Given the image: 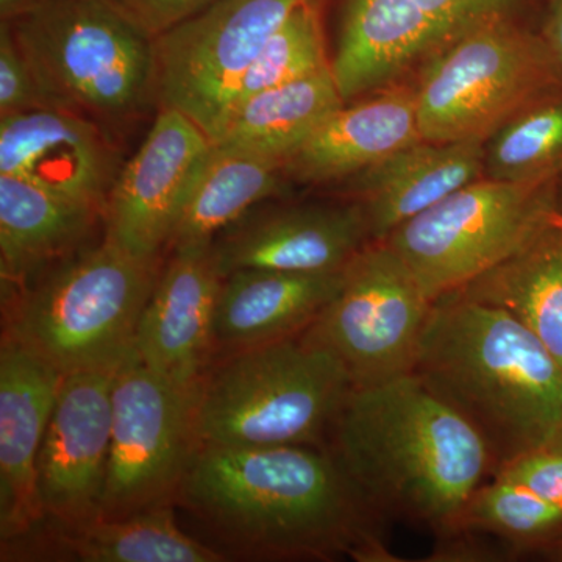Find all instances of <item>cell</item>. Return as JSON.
Instances as JSON below:
<instances>
[{
  "instance_id": "cell-1",
  "label": "cell",
  "mask_w": 562,
  "mask_h": 562,
  "mask_svg": "<svg viewBox=\"0 0 562 562\" xmlns=\"http://www.w3.org/2000/svg\"><path fill=\"white\" fill-rule=\"evenodd\" d=\"M179 501L251 557L395 560L383 542V519L322 447L201 446Z\"/></svg>"
},
{
  "instance_id": "cell-2",
  "label": "cell",
  "mask_w": 562,
  "mask_h": 562,
  "mask_svg": "<svg viewBox=\"0 0 562 562\" xmlns=\"http://www.w3.org/2000/svg\"><path fill=\"white\" fill-rule=\"evenodd\" d=\"M330 449L380 519L442 538L494 465L479 431L419 376L353 387L328 436Z\"/></svg>"
},
{
  "instance_id": "cell-3",
  "label": "cell",
  "mask_w": 562,
  "mask_h": 562,
  "mask_svg": "<svg viewBox=\"0 0 562 562\" xmlns=\"http://www.w3.org/2000/svg\"><path fill=\"white\" fill-rule=\"evenodd\" d=\"M413 373L479 431L494 475L560 441L561 366L498 306L457 294L432 302Z\"/></svg>"
},
{
  "instance_id": "cell-4",
  "label": "cell",
  "mask_w": 562,
  "mask_h": 562,
  "mask_svg": "<svg viewBox=\"0 0 562 562\" xmlns=\"http://www.w3.org/2000/svg\"><path fill=\"white\" fill-rule=\"evenodd\" d=\"M158 279V258L133 257L103 239L22 291L3 335L61 375L120 373L139 361L136 333Z\"/></svg>"
},
{
  "instance_id": "cell-5",
  "label": "cell",
  "mask_w": 562,
  "mask_h": 562,
  "mask_svg": "<svg viewBox=\"0 0 562 562\" xmlns=\"http://www.w3.org/2000/svg\"><path fill=\"white\" fill-rule=\"evenodd\" d=\"M353 384L303 335L232 351L198 392L202 446L322 447Z\"/></svg>"
},
{
  "instance_id": "cell-6",
  "label": "cell",
  "mask_w": 562,
  "mask_h": 562,
  "mask_svg": "<svg viewBox=\"0 0 562 562\" xmlns=\"http://www.w3.org/2000/svg\"><path fill=\"white\" fill-rule=\"evenodd\" d=\"M9 22L54 109L101 124L157 99L155 36L114 0H44Z\"/></svg>"
},
{
  "instance_id": "cell-7",
  "label": "cell",
  "mask_w": 562,
  "mask_h": 562,
  "mask_svg": "<svg viewBox=\"0 0 562 562\" xmlns=\"http://www.w3.org/2000/svg\"><path fill=\"white\" fill-rule=\"evenodd\" d=\"M416 85L422 138L479 140L562 95V66L541 33L514 18L487 22L424 63Z\"/></svg>"
},
{
  "instance_id": "cell-8",
  "label": "cell",
  "mask_w": 562,
  "mask_h": 562,
  "mask_svg": "<svg viewBox=\"0 0 562 562\" xmlns=\"http://www.w3.org/2000/svg\"><path fill=\"white\" fill-rule=\"evenodd\" d=\"M561 187L560 181L482 177L405 222L384 241L435 302L561 225Z\"/></svg>"
},
{
  "instance_id": "cell-9",
  "label": "cell",
  "mask_w": 562,
  "mask_h": 562,
  "mask_svg": "<svg viewBox=\"0 0 562 562\" xmlns=\"http://www.w3.org/2000/svg\"><path fill=\"white\" fill-rule=\"evenodd\" d=\"M432 301L386 241L368 244L344 268L341 290L302 333L335 355L353 387L409 375Z\"/></svg>"
},
{
  "instance_id": "cell-10",
  "label": "cell",
  "mask_w": 562,
  "mask_h": 562,
  "mask_svg": "<svg viewBox=\"0 0 562 562\" xmlns=\"http://www.w3.org/2000/svg\"><path fill=\"white\" fill-rule=\"evenodd\" d=\"M198 392L143 362L122 369L113 386L109 472L99 517L172 506L201 449Z\"/></svg>"
},
{
  "instance_id": "cell-11",
  "label": "cell",
  "mask_w": 562,
  "mask_h": 562,
  "mask_svg": "<svg viewBox=\"0 0 562 562\" xmlns=\"http://www.w3.org/2000/svg\"><path fill=\"white\" fill-rule=\"evenodd\" d=\"M303 0H220L155 36L157 99L220 138L261 47Z\"/></svg>"
},
{
  "instance_id": "cell-12",
  "label": "cell",
  "mask_w": 562,
  "mask_h": 562,
  "mask_svg": "<svg viewBox=\"0 0 562 562\" xmlns=\"http://www.w3.org/2000/svg\"><path fill=\"white\" fill-rule=\"evenodd\" d=\"M211 146L213 140L194 121L161 109L103 203L105 241L144 260L160 257Z\"/></svg>"
},
{
  "instance_id": "cell-13",
  "label": "cell",
  "mask_w": 562,
  "mask_h": 562,
  "mask_svg": "<svg viewBox=\"0 0 562 562\" xmlns=\"http://www.w3.org/2000/svg\"><path fill=\"white\" fill-rule=\"evenodd\" d=\"M117 373L63 375L41 446L38 495L44 519L74 527L101 516Z\"/></svg>"
},
{
  "instance_id": "cell-14",
  "label": "cell",
  "mask_w": 562,
  "mask_h": 562,
  "mask_svg": "<svg viewBox=\"0 0 562 562\" xmlns=\"http://www.w3.org/2000/svg\"><path fill=\"white\" fill-rule=\"evenodd\" d=\"M0 173L102 211L120 169L99 122L40 109L0 117Z\"/></svg>"
},
{
  "instance_id": "cell-15",
  "label": "cell",
  "mask_w": 562,
  "mask_h": 562,
  "mask_svg": "<svg viewBox=\"0 0 562 562\" xmlns=\"http://www.w3.org/2000/svg\"><path fill=\"white\" fill-rule=\"evenodd\" d=\"M371 243L357 203H313L235 222L213 241V254L222 277L241 269L335 272Z\"/></svg>"
},
{
  "instance_id": "cell-16",
  "label": "cell",
  "mask_w": 562,
  "mask_h": 562,
  "mask_svg": "<svg viewBox=\"0 0 562 562\" xmlns=\"http://www.w3.org/2000/svg\"><path fill=\"white\" fill-rule=\"evenodd\" d=\"M61 373L3 335L0 349V535L14 541L44 522L38 457Z\"/></svg>"
},
{
  "instance_id": "cell-17",
  "label": "cell",
  "mask_w": 562,
  "mask_h": 562,
  "mask_svg": "<svg viewBox=\"0 0 562 562\" xmlns=\"http://www.w3.org/2000/svg\"><path fill=\"white\" fill-rule=\"evenodd\" d=\"M222 279L213 244L173 251L140 316L136 333L139 362L173 383H201L214 349Z\"/></svg>"
},
{
  "instance_id": "cell-18",
  "label": "cell",
  "mask_w": 562,
  "mask_h": 562,
  "mask_svg": "<svg viewBox=\"0 0 562 562\" xmlns=\"http://www.w3.org/2000/svg\"><path fill=\"white\" fill-rule=\"evenodd\" d=\"M484 177V143L422 139L349 179L347 201L360 206L372 241H384L454 191Z\"/></svg>"
},
{
  "instance_id": "cell-19",
  "label": "cell",
  "mask_w": 562,
  "mask_h": 562,
  "mask_svg": "<svg viewBox=\"0 0 562 562\" xmlns=\"http://www.w3.org/2000/svg\"><path fill=\"white\" fill-rule=\"evenodd\" d=\"M422 139L416 87L394 81L344 103L288 160L284 173L306 183L349 180Z\"/></svg>"
},
{
  "instance_id": "cell-20",
  "label": "cell",
  "mask_w": 562,
  "mask_h": 562,
  "mask_svg": "<svg viewBox=\"0 0 562 562\" xmlns=\"http://www.w3.org/2000/svg\"><path fill=\"white\" fill-rule=\"evenodd\" d=\"M344 269L286 272L241 269L222 279L214 347L231 351L302 335L341 290Z\"/></svg>"
},
{
  "instance_id": "cell-21",
  "label": "cell",
  "mask_w": 562,
  "mask_h": 562,
  "mask_svg": "<svg viewBox=\"0 0 562 562\" xmlns=\"http://www.w3.org/2000/svg\"><path fill=\"white\" fill-rule=\"evenodd\" d=\"M344 103L331 66H327L238 103L213 143L284 166Z\"/></svg>"
},
{
  "instance_id": "cell-22",
  "label": "cell",
  "mask_w": 562,
  "mask_h": 562,
  "mask_svg": "<svg viewBox=\"0 0 562 562\" xmlns=\"http://www.w3.org/2000/svg\"><path fill=\"white\" fill-rule=\"evenodd\" d=\"M102 211L0 173L2 280L20 284L76 249Z\"/></svg>"
},
{
  "instance_id": "cell-23",
  "label": "cell",
  "mask_w": 562,
  "mask_h": 562,
  "mask_svg": "<svg viewBox=\"0 0 562 562\" xmlns=\"http://www.w3.org/2000/svg\"><path fill=\"white\" fill-rule=\"evenodd\" d=\"M284 176L279 161L213 143L181 206L169 241L173 251L211 246L257 203L281 194Z\"/></svg>"
},
{
  "instance_id": "cell-24",
  "label": "cell",
  "mask_w": 562,
  "mask_h": 562,
  "mask_svg": "<svg viewBox=\"0 0 562 562\" xmlns=\"http://www.w3.org/2000/svg\"><path fill=\"white\" fill-rule=\"evenodd\" d=\"M47 539L24 536L10 542L46 546L40 557L81 562H217L222 554L184 535L172 506L125 517H98L61 527L50 524ZM5 542V543H10Z\"/></svg>"
},
{
  "instance_id": "cell-25",
  "label": "cell",
  "mask_w": 562,
  "mask_h": 562,
  "mask_svg": "<svg viewBox=\"0 0 562 562\" xmlns=\"http://www.w3.org/2000/svg\"><path fill=\"white\" fill-rule=\"evenodd\" d=\"M450 294L512 313L562 369V224Z\"/></svg>"
},
{
  "instance_id": "cell-26",
  "label": "cell",
  "mask_w": 562,
  "mask_h": 562,
  "mask_svg": "<svg viewBox=\"0 0 562 562\" xmlns=\"http://www.w3.org/2000/svg\"><path fill=\"white\" fill-rule=\"evenodd\" d=\"M484 177L562 183V95L525 111L484 143Z\"/></svg>"
},
{
  "instance_id": "cell-27",
  "label": "cell",
  "mask_w": 562,
  "mask_h": 562,
  "mask_svg": "<svg viewBox=\"0 0 562 562\" xmlns=\"http://www.w3.org/2000/svg\"><path fill=\"white\" fill-rule=\"evenodd\" d=\"M416 63L487 22L514 18L524 0H379Z\"/></svg>"
},
{
  "instance_id": "cell-28",
  "label": "cell",
  "mask_w": 562,
  "mask_h": 562,
  "mask_svg": "<svg viewBox=\"0 0 562 562\" xmlns=\"http://www.w3.org/2000/svg\"><path fill=\"white\" fill-rule=\"evenodd\" d=\"M561 530L562 508L517 484L492 479L473 492L453 532H480L527 547Z\"/></svg>"
},
{
  "instance_id": "cell-29",
  "label": "cell",
  "mask_w": 562,
  "mask_h": 562,
  "mask_svg": "<svg viewBox=\"0 0 562 562\" xmlns=\"http://www.w3.org/2000/svg\"><path fill=\"white\" fill-rule=\"evenodd\" d=\"M327 66L330 61L325 54L319 13L313 0H303L261 47L244 76L233 109L250 95L301 79Z\"/></svg>"
},
{
  "instance_id": "cell-30",
  "label": "cell",
  "mask_w": 562,
  "mask_h": 562,
  "mask_svg": "<svg viewBox=\"0 0 562 562\" xmlns=\"http://www.w3.org/2000/svg\"><path fill=\"white\" fill-rule=\"evenodd\" d=\"M54 109L22 52L9 21L0 27V117Z\"/></svg>"
},
{
  "instance_id": "cell-31",
  "label": "cell",
  "mask_w": 562,
  "mask_h": 562,
  "mask_svg": "<svg viewBox=\"0 0 562 562\" xmlns=\"http://www.w3.org/2000/svg\"><path fill=\"white\" fill-rule=\"evenodd\" d=\"M492 479L517 484L562 508V446L542 447L502 468Z\"/></svg>"
},
{
  "instance_id": "cell-32",
  "label": "cell",
  "mask_w": 562,
  "mask_h": 562,
  "mask_svg": "<svg viewBox=\"0 0 562 562\" xmlns=\"http://www.w3.org/2000/svg\"><path fill=\"white\" fill-rule=\"evenodd\" d=\"M154 36L190 20L220 0H114Z\"/></svg>"
},
{
  "instance_id": "cell-33",
  "label": "cell",
  "mask_w": 562,
  "mask_h": 562,
  "mask_svg": "<svg viewBox=\"0 0 562 562\" xmlns=\"http://www.w3.org/2000/svg\"><path fill=\"white\" fill-rule=\"evenodd\" d=\"M503 554L472 539L468 531H457L442 536L430 561H497Z\"/></svg>"
},
{
  "instance_id": "cell-34",
  "label": "cell",
  "mask_w": 562,
  "mask_h": 562,
  "mask_svg": "<svg viewBox=\"0 0 562 562\" xmlns=\"http://www.w3.org/2000/svg\"><path fill=\"white\" fill-rule=\"evenodd\" d=\"M541 35L562 66V0H550Z\"/></svg>"
},
{
  "instance_id": "cell-35",
  "label": "cell",
  "mask_w": 562,
  "mask_h": 562,
  "mask_svg": "<svg viewBox=\"0 0 562 562\" xmlns=\"http://www.w3.org/2000/svg\"><path fill=\"white\" fill-rule=\"evenodd\" d=\"M41 2H44V0H0L2 21L16 20L21 14L38 7Z\"/></svg>"
},
{
  "instance_id": "cell-36",
  "label": "cell",
  "mask_w": 562,
  "mask_h": 562,
  "mask_svg": "<svg viewBox=\"0 0 562 562\" xmlns=\"http://www.w3.org/2000/svg\"><path fill=\"white\" fill-rule=\"evenodd\" d=\"M552 554L554 560L562 561V542L558 543V546H554Z\"/></svg>"
},
{
  "instance_id": "cell-37",
  "label": "cell",
  "mask_w": 562,
  "mask_h": 562,
  "mask_svg": "<svg viewBox=\"0 0 562 562\" xmlns=\"http://www.w3.org/2000/svg\"><path fill=\"white\" fill-rule=\"evenodd\" d=\"M558 443H561V446H562V435H561L560 441H558Z\"/></svg>"
}]
</instances>
